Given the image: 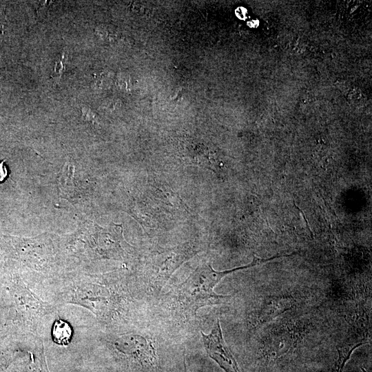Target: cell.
<instances>
[{"mask_svg": "<svg viewBox=\"0 0 372 372\" xmlns=\"http://www.w3.org/2000/svg\"><path fill=\"white\" fill-rule=\"evenodd\" d=\"M63 285L61 294L63 301L85 307L100 320H107L114 314V295L105 285L90 282Z\"/></svg>", "mask_w": 372, "mask_h": 372, "instance_id": "7a4b0ae2", "label": "cell"}, {"mask_svg": "<svg viewBox=\"0 0 372 372\" xmlns=\"http://www.w3.org/2000/svg\"><path fill=\"white\" fill-rule=\"evenodd\" d=\"M73 335L70 324L62 319L54 321L52 328V338L54 343L59 345H68Z\"/></svg>", "mask_w": 372, "mask_h": 372, "instance_id": "52a82bcc", "label": "cell"}, {"mask_svg": "<svg viewBox=\"0 0 372 372\" xmlns=\"http://www.w3.org/2000/svg\"><path fill=\"white\" fill-rule=\"evenodd\" d=\"M67 57V52L63 50L61 53L59 59L55 62L52 72V78L56 82H59L60 81V79L63 73L64 72V70L65 69Z\"/></svg>", "mask_w": 372, "mask_h": 372, "instance_id": "9c48e42d", "label": "cell"}, {"mask_svg": "<svg viewBox=\"0 0 372 372\" xmlns=\"http://www.w3.org/2000/svg\"><path fill=\"white\" fill-rule=\"evenodd\" d=\"M129 80L130 79L127 76L124 74H120L117 76L116 82L121 89L127 90L129 87V84L127 83Z\"/></svg>", "mask_w": 372, "mask_h": 372, "instance_id": "4fadbf2b", "label": "cell"}, {"mask_svg": "<svg viewBox=\"0 0 372 372\" xmlns=\"http://www.w3.org/2000/svg\"><path fill=\"white\" fill-rule=\"evenodd\" d=\"M6 24V13L3 8H0V41L3 38Z\"/></svg>", "mask_w": 372, "mask_h": 372, "instance_id": "7c38bea8", "label": "cell"}, {"mask_svg": "<svg viewBox=\"0 0 372 372\" xmlns=\"http://www.w3.org/2000/svg\"><path fill=\"white\" fill-rule=\"evenodd\" d=\"M10 362V358H7L5 355L0 354V372H6Z\"/></svg>", "mask_w": 372, "mask_h": 372, "instance_id": "9a60e30c", "label": "cell"}, {"mask_svg": "<svg viewBox=\"0 0 372 372\" xmlns=\"http://www.w3.org/2000/svg\"><path fill=\"white\" fill-rule=\"evenodd\" d=\"M82 116L85 121L90 122L96 121L95 114L87 107H83L82 108Z\"/></svg>", "mask_w": 372, "mask_h": 372, "instance_id": "8fae6325", "label": "cell"}, {"mask_svg": "<svg viewBox=\"0 0 372 372\" xmlns=\"http://www.w3.org/2000/svg\"><path fill=\"white\" fill-rule=\"evenodd\" d=\"M203 342L208 355L226 372H240L238 364L227 346L218 320L208 334L201 333Z\"/></svg>", "mask_w": 372, "mask_h": 372, "instance_id": "277c9868", "label": "cell"}, {"mask_svg": "<svg viewBox=\"0 0 372 372\" xmlns=\"http://www.w3.org/2000/svg\"><path fill=\"white\" fill-rule=\"evenodd\" d=\"M296 254H283L270 258H259L254 256L249 264L225 271H216L211 264L199 265L182 282L178 289V299L185 310L192 314L205 306L221 304L226 302L230 296L216 293L214 289L226 276L233 272L253 267L280 257H289Z\"/></svg>", "mask_w": 372, "mask_h": 372, "instance_id": "6da1fadb", "label": "cell"}, {"mask_svg": "<svg viewBox=\"0 0 372 372\" xmlns=\"http://www.w3.org/2000/svg\"><path fill=\"white\" fill-rule=\"evenodd\" d=\"M114 345L121 353L130 356L139 362L152 363L154 351L145 339L136 335H128L118 338Z\"/></svg>", "mask_w": 372, "mask_h": 372, "instance_id": "8992f818", "label": "cell"}, {"mask_svg": "<svg viewBox=\"0 0 372 372\" xmlns=\"http://www.w3.org/2000/svg\"><path fill=\"white\" fill-rule=\"evenodd\" d=\"M110 75L108 72H101L98 74L94 79V86L96 88H103L107 86Z\"/></svg>", "mask_w": 372, "mask_h": 372, "instance_id": "30bf717a", "label": "cell"}, {"mask_svg": "<svg viewBox=\"0 0 372 372\" xmlns=\"http://www.w3.org/2000/svg\"><path fill=\"white\" fill-rule=\"evenodd\" d=\"M123 229L121 225H113L109 228H99L96 236L98 252L107 258L120 257L123 254L121 246Z\"/></svg>", "mask_w": 372, "mask_h": 372, "instance_id": "5b68a950", "label": "cell"}, {"mask_svg": "<svg viewBox=\"0 0 372 372\" xmlns=\"http://www.w3.org/2000/svg\"><path fill=\"white\" fill-rule=\"evenodd\" d=\"M364 343V342L362 340L360 341H350L345 342V343L337 347L338 358L335 361L331 372H342L345 363L352 352Z\"/></svg>", "mask_w": 372, "mask_h": 372, "instance_id": "ba28073f", "label": "cell"}, {"mask_svg": "<svg viewBox=\"0 0 372 372\" xmlns=\"http://www.w3.org/2000/svg\"><path fill=\"white\" fill-rule=\"evenodd\" d=\"M8 171L5 165V160L0 161V183L3 182L8 177Z\"/></svg>", "mask_w": 372, "mask_h": 372, "instance_id": "5bb4252c", "label": "cell"}, {"mask_svg": "<svg viewBox=\"0 0 372 372\" xmlns=\"http://www.w3.org/2000/svg\"><path fill=\"white\" fill-rule=\"evenodd\" d=\"M8 288L16 322L25 331L35 332L41 319L52 312L53 307L37 297L25 285H9Z\"/></svg>", "mask_w": 372, "mask_h": 372, "instance_id": "3957f363", "label": "cell"}]
</instances>
